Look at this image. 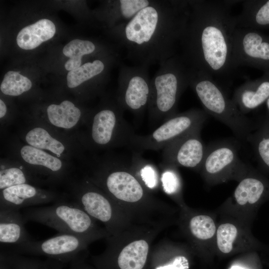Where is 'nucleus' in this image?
<instances>
[{
	"mask_svg": "<svg viewBox=\"0 0 269 269\" xmlns=\"http://www.w3.org/2000/svg\"><path fill=\"white\" fill-rule=\"evenodd\" d=\"M238 1L188 0L189 12L180 42V55L191 70L213 78H227L232 74L236 25L230 8Z\"/></svg>",
	"mask_w": 269,
	"mask_h": 269,
	"instance_id": "obj_1",
	"label": "nucleus"
},
{
	"mask_svg": "<svg viewBox=\"0 0 269 269\" xmlns=\"http://www.w3.org/2000/svg\"><path fill=\"white\" fill-rule=\"evenodd\" d=\"M189 12L188 0H151L113 34L136 65L160 64L176 54Z\"/></svg>",
	"mask_w": 269,
	"mask_h": 269,
	"instance_id": "obj_2",
	"label": "nucleus"
},
{
	"mask_svg": "<svg viewBox=\"0 0 269 269\" xmlns=\"http://www.w3.org/2000/svg\"><path fill=\"white\" fill-rule=\"evenodd\" d=\"M191 76V70L180 55L159 64L150 80L147 111L151 124L162 123L177 113L179 99L189 86Z\"/></svg>",
	"mask_w": 269,
	"mask_h": 269,
	"instance_id": "obj_3",
	"label": "nucleus"
},
{
	"mask_svg": "<svg viewBox=\"0 0 269 269\" xmlns=\"http://www.w3.org/2000/svg\"><path fill=\"white\" fill-rule=\"evenodd\" d=\"M189 87L204 110L229 127L238 138L245 140L257 123L242 114L214 78L203 72L191 70Z\"/></svg>",
	"mask_w": 269,
	"mask_h": 269,
	"instance_id": "obj_4",
	"label": "nucleus"
},
{
	"mask_svg": "<svg viewBox=\"0 0 269 269\" xmlns=\"http://www.w3.org/2000/svg\"><path fill=\"white\" fill-rule=\"evenodd\" d=\"M124 112L116 98L91 113L85 132L76 134L83 148L94 150L129 147L135 134Z\"/></svg>",
	"mask_w": 269,
	"mask_h": 269,
	"instance_id": "obj_5",
	"label": "nucleus"
},
{
	"mask_svg": "<svg viewBox=\"0 0 269 269\" xmlns=\"http://www.w3.org/2000/svg\"><path fill=\"white\" fill-rule=\"evenodd\" d=\"M22 215L25 223H38L59 233L97 238L103 235L97 230L93 218L74 201L68 202L63 199L50 206L28 208Z\"/></svg>",
	"mask_w": 269,
	"mask_h": 269,
	"instance_id": "obj_6",
	"label": "nucleus"
},
{
	"mask_svg": "<svg viewBox=\"0 0 269 269\" xmlns=\"http://www.w3.org/2000/svg\"><path fill=\"white\" fill-rule=\"evenodd\" d=\"M208 114L204 110L192 108L169 118L146 135L133 137L129 147L137 152L163 149L174 140L198 129H202Z\"/></svg>",
	"mask_w": 269,
	"mask_h": 269,
	"instance_id": "obj_7",
	"label": "nucleus"
},
{
	"mask_svg": "<svg viewBox=\"0 0 269 269\" xmlns=\"http://www.w3.org/2000/svg\"><path fill=\"white\" fill-rule=\"evenodd\" d=\"M6 157L20 162L49 185L68 183L72 179L70 162L27 144L18 138L8 141Z\"/></svg>",
	"mask_w": 269,
	"mask_h": 269,
	"instance_id": "obj_8",
	"label": "nucleus"
},
{
	"mask_svg": "<svg viewBox=\"0 0 269 269\" xmlns=\"http://www.w3.org/2000/svg\"><path fill=\"white\" fill-rule=\"evenodd\" d=\"M238 142L223 140L207 146L200 171L210 184L234 179L240 181L247 173L250 165L239 156Z\"/></svg>",
	"mask_w": 269,
	"mask_h": 269,
	"instance_id": "obj_9",
	"label": "nucleus"
},
{
	"mask_svg": "<svg viewBox=\"0 0 269 269\" xmlns=\"http://www.w3.org/2000/svg\"><path fill=\"white\" fill-rule=\"evenodd\" d=\"M28 122L18 135L23 142L69 162L82 158L85 149L76 134L64 133L38 122Z\"/></svg>",
	"mask_w": 269,
	"mask_h": 269,
	"instance_id": "obj_10",
	"label": "nucleus"
},
{
	"mask_svg": "<svg viewBox=\"0 0 269 269\" xmlns=\"http://www.w3.org/2000/svg\"><path fill=\"white\" fill-rule=\"evenodd\" d=\"M148 66L122 65L116 99L125 111L138 117L147 110L150 95Z\"/></svg>",
	"mask_w": 269,
	"mask_h": 269,
	"instance_id": "obj_11",
	"label": "nucleus"
},
{
	"mask_svg": "<svg viewBox=\"0 0 269 269\" xmlns=\"http://www.w3.org/2000/svg\"><path fill=\"white\" fill-rule=\"evenodd\" d=\"M232 65L234 69L246 66L269 72V35L255 29L236 27Z\"/></svg>",
	"mask_w": 269,
	"mask_h": 269,
	"instance_id": "obj_12",
	"label": "nucleus"
},
{
	"mask_svg": "<svg viewBox=\"0 0 269 269\" xmlns=\"http://www.w3.org/2000/svg\"><path fill=\"white\" fill-rule=\"evenodd\" d=\"M73 201L91 217L108 226L112 224L114 211L112 199L87 177L71 179L68 183Z\"/></svg>",
	"mask_w": 269,
	"mask_h": 269,
	"instance_id": "obj_13",
	"label": "nucleus"
},
{
	"mask_svg": "<svg viewBox=\"0 0 269 269\" xmlns=\"http://www.w3.org/2000/svg\"><path fill=\"white\" fill-rule=\"evenodd\" d=\"M198 129L171 141L162 149L164 164L200 171L207 147Z\"/></svg>",
	"mask_w": 269,
	"mask_h": 269,
	"instance_id": "obj_14",
	"label": "nucleus"
},
{
	"mask_svg": "<svg viewBox=\"0 0 269 269\" xmlns=\"http://www.w3.org/2000/svg\"><path fill=\"white\" fill-rule=\"evenodd\" d=\"M91 112L84 113L74 102L64 100L59 103H51L40 111H35L30 121L45 125L56 130L70 134L71 132L85 126Z\"/></svg>",
	"mask_w": 269,
	"mask_h": 269,
	"instance_id": "obj_15",
	"label": "nucleus"
},
{
	"mask_svg": "<svg viewBox=\"0 0 269 269\" xmlns=\"http://www.w3.org/2000/svg\"><path fill=\"white\" fill-rule=\"evenodd\" d=\"M94 239L97 238L59 233L45 240L35 241L31 240L14 247L16 250L20 252L58 258L67 257L74 256L85 249Z\"/></svg>",
	"mask_w": 269,
	"mask_h": 269,
	"instance_id": "obj_16",
	"label": "nucleus"
},
{
	"mask_svg": "<svg viewBox=\"0 0 269 269\" xmlns=\"http://www.w3.org/2000/svg\"><path fill=\"white\" fill-rule=\"evenodd\" d=\"M66 195L52 189L29 184L12 186L0 190V209H19L65 199Z\"/></svg>",
	"mask_w": 269,
	"mask_h": 269,
	"instance_id": "obj_17",
	"label": "nucleus"
},
{
	"mask_svg": "<svg viewBox=\"0 0 269 269\" xmlns=\"http://www.w3.org/2000/svg\"><path fill=\"white\" fill-rule=\"evenodd\" d=\"M233 197L239 206L256 207L269 199V180L260 170L250 166L235 189Z\"/></svg>",
	"mask_w": 269,
	"mask_h": 269,
	"instance_id": "obj_18",
	"label": "nucleus"
},
{
	"mask_svg": "<svg viewBox=\"0 0 269 269\" xmlns=\"http://www.w3.org/2000/svg\"><path fill=\"white\" fill-rule=\"evenodd\" d=\"M269 98V72L256 80L247 81L234 91L232 100L244 115L257 109Z\"/></svg>",
	"mask_w": 269,
	"mask_h": 269,
	"instance_id": "obj_19",
	"label": "nucleus"
},
{
	"mask_svg": "<svg viewBox=\"0 0 269 269\" xmlns=\"http://www.w3.org/2000/svg\"><path fill=\"white\" fill-rule=\"evenodd\" d=\"M29 184L42 187L48 183L18 160L8 157L0 160V190L12 186Z\"/></svg>",
	"mask_w": 269,
	"mask_h": 269,
	"instance_id": "obj_20",
	"label": "nucleus"
},
{
	"mask_svg": "<svg viewBox=\"0 0 269 269\" xmlns=\"http://www.w3.org/2000/svg\"><path fill=\"white\" fill-rule=\"evenodd\" d=\"M19 209H0V242L17 246L31 240Z\"/></svg>",
	"mask_w": 269,
	"mask_h": 269,
	"instance_id": "obj_21",
	"label": "nucleus"
},
{
	"mask_svg": "<svg viewBox=\"0 0 269 269\" xmlns=\"http://www.w3.org/2000/svg\"><path fill=\"white\" fill-rule=\"evenodd\" d=\"M241 13L235 16L236 27L269 29V0H243Z\"/></svg>",
	"mask_w": 269,
	"mask_h": 269,
	"instance_id": "obj_22",
	"label": "nucleus"
},
{
	"mask_svg": "<svg viewBox=\"0 0 269 269\" xmlns=\"http://www.w3.org/2000/svg\"><path fill=\"white\" fill-rule=\"evenodd\" d=\"M55 32L56 27L51 20L41 19L21 29L17 35L16 42L22 49L32 50L50 39Z\"/></svg>",
	"mask_w": 269,
	"mask_h": 269,
	"instance_id": "obj_23",
	"label": "nucleus"
},
{
	"mask_svg": "<svg viewBox=\"0 0 269 269\" xmlns=\"http://www.w3.org/2000/svg\"><path fill=\"white\" fill-rule=\"evenodd\" d=\"M246 140L251 145L260 170L269 173V117L257 123L255 129Z\"/></svg>",
	"mask_w": 269,
	"mask_h": 269,
	"instance_id": "obj_24",
	"label": "nucleus"
},
{
	"mask_svg": "<svg viewBox=\"0 0 269 269\" xmlns=\"http://www.w3.org/2000/svg\"><path fill=\"white\" fill-rule=\"evenodd\" d=\"M151 0H110L105 9L104 16L114 27L131 19L138 11L148 6Z\"/></svg>",
	"mask_w": 269,
	"mask_h": 269,
	"instance_id": "obj_25",
	"label": "nucleus"
},
{
	"mask_svg": "<svg viewBox=\"0 0 269 269\" xmlns=\"http://www.w3.org/2000/svg\"><path fill=\"white\" fill-rule=\"evenodd\" d=\"M149 245L144 240H135L126 246L118 258L121 269H142L148 253Z\"/></svg>",
	"mask_w": 269,
	"mask_h": 269,
	"instance_id": "obj_26",
	"label": "nucleus"
},
{
	"mask_svg": "<svg viewBox=\"0 0 269 269\" xmlns=\"http://www.w3.org/2000/svg\"><path fill=\"white\" fill-rule=\"evenodd\" d=\"M106 65L103 60L95 59L84 63L79 67L70 71L67 75V86L74 89L84 83L102 75Z\"/></svg>",
	"mask_w": 269,
	"mask_h": 269,
	"instance_id": "obj_27",
	"label": "nucleus"
},
{
	"mask_svg": "<svg viewBox=\"0 0 269 269\" xmlns=\"http://www.w3.org/2000/svg\"><path fill=\"white\" fill-rule=\"evenodd\" d=\"M96 50V46L91 41L79 39L70 41L62 50L64 55L69 57L65 64V68L70 71L79 67L82 57L93 53Z\"/></svg>",
	"mask_w": 269,
	"mask_h": 269,
	"instance_id": "obj_28",
	"label": "nucleus"
},
{
	"mask_svg": "<svg viewBox=\"0 0 269 269\" xmlns=\"http://www.w3.org/2000/svg\"><path fill=\"white\" fill-rule=\"evenodd\" d=\"M32 84L30 79L14 71L6 72L1 83V92L6 96L17 97L30 91Z\"/></svg>",
	"mask_w": 269,
	"mask_h": 269,
	"instance_id": "obj_29",
	"label": "nucleus"
},
{
	"mask_svg": "<svg viewBox=\"0 0 269 269\" xmlns=\"http://www.w3.org/2000/svg\"><path fill=\"white\" fill-rule=\"evenodd\" d=\"M131 168L136 170L144 184L150 189L155 188L158 183V176L155 167L141 157L139 153H134Z\"/></svg>",
	"mask_w": 269,
	"mask_h": 269,
	"instance_id": "obj_30",
	"label": "nucleus"
},
{
	"mask_svg": "<svg viewBox=\"0 0 269 269\" xmlns=\"http://www.w3.org/2000/svg\"><path fill=\"white\" fill-rule=\"evenodd\" d=\"M189 228L194 237L202 241L211 239L217 231L214 220L206 215L193 217L189 222Z\"/></svg>",
	"mask_w": 269,
	"mask_h": 269,
	"instance_id": "obj_31",
	"label": "nucleus"
},
{
	"mask_svg": "<svg viewBox=\"0 0 269 269\" xmlns=\"http://www.w3.org/2000/svg\"><path fill=\"white\" fill-rule=\"evenodd\" d=\"M216 234L219 251L226 254L230 253L239 235L237 227L232 223H223L217 228Z\"/></svg>",
	"mask_w": 269,
	"mask_h": 269,
	"instance_id": "obj_32",
	"label": "nucleus"
},
{
	"mask_svg": "<svg viewBox=\"0 0 269 269\" xmlns=\"http://www.w3.org/2000/svg\"><path fill=\"white\" fill-rule=\"evenodd\" d=\"M163 170L161 174V181L163 190L168 194L175 195L181 188V182L177 167L162 163Z\"/></svg>",
	"mask_w": 269,
	"mask_h": 269,
	"instance_id": "obj_33",
	"label": "nucleus"
},
{
	"mask_svg": "<svg viewBox=\"0 0 269 269\" xmlns=\"http://www.w3.org/2000/svg\"><path fill=\"white\" fill-rule=\"evenodd\" d=\"M155 269H189V262L184 256H178L169 264L157 267Z\"/></svg>",
	"mask_w": 269,
	"mask_h": 269,
	"instance_id": "obj_34",
	"label": "nucleus"
},
{
	"mask_svg": "<svg viewBox=\"0 0 269 269\" xmlns=\"http://www.w3.org/2000/svg\"><path fill=\"white\" fill-rule=\"evenodd\" d=\"M230 269H246L243 267L238 266H234L231 267Z\"/></svg>",
	"mask_w": 269,
	"mask_h": 269,
	"instance_id": "obj_35",
	"label": "nucleus"
},
{
	"mask_svg": "<svg viewBox=\"0 0 269 269\" xmlns=\"http://www.w3.org/2000/svg\"><path fill=\"white\" fill-rule=\"evenodd\" d=\"M266 105H267V108L268 111L269 113V98L267 101V102H266Z\"/></svg>",
	"mask_w": 269,
	"mask_h": 269,
	"instance_id": "obj_36",
	"label": "nucleus"
}]
</instances>
